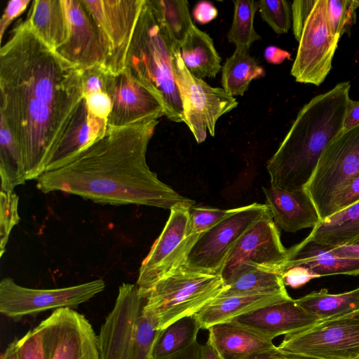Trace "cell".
<instances>
[{"mask_svg":"<svg viewBox=\"0 0 359 359\" xmlns=\"http://www.w3.org/2000/svg\"><path fill=\"white\" fill-rule=\"evenodd\" d=\"M0 49V114L36 180L71 127L83 100V70L62 57L27 20Z\"/></svg>","mask_w":359,"mask_h":359,"instance_id":"1","label":"cell"},{"mask_svg":"<svg viewBox=\"0 0 359 359\" xmlns=\"http://www.w3.org/2000/svg\"><path fill=\"white\" fill-rule=\"evenodd\" d=\"M158 120L107 127L102 136L43 172L36 187L45 194L60 191L103 204L190 209L195 201L161 182L147 165V147Z\"/></svg>","mask_w":359,"mask_h":359,"instance_id":"2","label":"cell"},{"mask_svg":"<svg viewBox=\"0 0 359 359\" xmlns=\"http://www.w3.org/2000/svg\"><path fill=\"white\" fill-rule=\"evenodd\" d=\"M350 88L349 81L339 83L299 110L267 163L271 187L287 191L306 188L323 151L344 131Z\"/></svg>","mask_w":359,"mask_h":359,"instance_id":"3","label":"cell"},{"mask_svg":"<svg viewBox=\"0 0 359 359\" xmlns=\"http://www.w3.org/2000/svg\"><path fill=\"white\" fill-rule=\"evenodd\" d=\"M174 43L151 1L144 0L130 41L126 69L160 98L167 118L184 123L173 70Z\"/></svg>","mask_w":359,"mask_h":359,"instance_id":"4","label":"cell"},{"mask_svg":"<svg viewBox=\"0 0 359 359\" xmlns=\"http://www.w3.org/2000/svg\"><path fill=\"white\" fill-rule=\"evenodd\" d=\"M224 288L219 274L192 271L181 266L142 295L143 313L161 330L181 318L194 316Z\"/></svg>","mask_w":359,"mask_h":359,"instance_id":"5","label":"cell"},{"mask_svg":"<svg viewBox=\"0 0 359 359\" xmlns=\"http://www.w3.org/2000/svg\"><path fill=\"white\" fill-rule=\"evenodd\" d=\"M144 303L137 285L119 287L97 335L100 359H150L160 330L144 314Z\"/></svg>","mask_w":359,"mask_h":359,"instance_id":"6","label":"cell"},{"mask_svg":"<svg viewBox=\"0 0 359 359\" xmlns=\"http://www.w3.org/2000/svg\"><path fill=\"white\" fill-rule=\"evenodd\" d=\"M278 348L284 353L320 359H355L359 355V309L319 319L287 335Z\"/></svg>","mask_w":359,"mask_h":359,"instance_id":"7","label":"cell"},{"mask_svg":"<svg viewBox=\"0 0 359 359\" xmlns=\"http://www.w3.org/2000/svg\"><path fill=\"white\" fill-rule=\"evenodd\" d=\"M172 65L182 100L184 123L197 143L204 142L208 132L214 136L217 120L238 105L236 99L223 88H214L193 75L181 57L180 46L174 43Z\"/></svg>","mask_w":359,"mask_h":359,"instance_id":"8","label":"cell"},{"mask_svg":"<svg viewBox=\"0 0 359 359\" xmlns=\"http://www.w3.org/2000/svg\"><path fill=\"white\" fill-rule=\"evenodd\" d=\"M359 175V125L344 130L325 149L306 187L321 222L331 216L337 194Z\"/></svg>","mask_w":359,"mask_h":359,"instance_id":"9","label":"cell"},{"mask_svg":"<svg viewBox=\"0 0 359 359\" xmlns=\"http://www.w3.org/2000/svg\"><path fill=\"white\" fill-rule=\"evenodd\" d=\"M104 288L102 279L61 288L35 289L21 286L11 278H4L0 282V312L18 320L49 310L74 309Z\"/></svg>","mask_w":359,"mask_h":359,"instance_id":"10","label":"cell"},{"mask_svg":"<svg viewBox=\"0 0 359 359\" xmlns=\"http://www.w3.org/2000/svg\"><path fill=\"white\" fill-rule=\"evenodd\" d=\"M269 212L266 204L252 203L237 208L233 213L199 236L182 266L192 271L219 274L235 243Z\"/></svg>","mask_w":359,"mask_h":359,"instance_id":"11","label":"cell"},{"mask_svg":"<svg viewBox=\"0 0 359 359\" xmlns=\"http://www.w3.org/2000/svg\"><path fill=\"white\" fill-rule=\"evenodd\" d=\"M144 0H83L97 27L104 66L116 74L126 68L130 41Z\"/></svg>","mask_w":359,"mask_h":359,"instance_id":"12","label":"cell"},{"mask_svg":"<svg viewBox=\"0 0 359 359\" xmlns=\"http://www.w3.org/2000/svg\"><path fill=\"white\" fill-rule=\"evenodd\" d=\"M339 39L328 26L325 0H315L302 28L290 71L295 81L320 86L332 69Z\"/></svg>","mask_w":359,"mask_h":359,"instance_id":"13","label":"cell"},{"mask_svg":"<svg viewBox=\"0 0 359 359\" xmlns=\"http://www.w3.org/2000/svg\"><path fill=\"white\" fill-rule=\"evenodd\" d=\"M287 250L270 212L250 227L229 252L219 275L224 283L240 272L256 267L281 274Z\"/></svg>","mask_w":359,"mask_h":359,"instance_id":"14","label":"cell"},{"mask_svg":"<svg viewBox=\"0 0 359 359\" xmlns=\"http://www.w3.org/2000/svg\"><path fill=\"white\" fill-rule=\"evenodd\" d=\"M189 210L186 208L170 210L162 232L141 264L136 284L141 295L158 280L183 265L195 243L187 237Z\"/></svg>","mask_w":359,"mask_h":359,"instance_id":"15","label":"cell"},{"mask_svg":"<svg viewBox=\"0 0 359 359\" xmlns=\"http://www.w3.org/2000/svg\"><path fill=\"white\" fill-rule=\"evenodd\" d=\"M39 324L48 359H100L97 335L86 318L73 309L53 311Z\"/></svg>","mask_w":359,"mask_h":359,"instance_id":"16","label":"cell"},{"mask_svg":"<svg viewBox=\"0 0 359 359\" xmlns=\"http://www.w3.org/2000/svg\"><path fill=\"white\" fill-rule=\"evenodd\" d=\"M108 93L111 106L107 127H123L165 116L160 98L126 68L110 74Z\"/></svg>","mask_w":359,"mask_h":359,"instance_id":"17","label":"cell"},{"mask_svg":"<svg viewBox=\"0 0 359 359\" xmlns=\"http://www.w3.org/2000/svg\"><path fill=\"white\" fill-rule=\"evenodd\" d=\"M68 19V36L55 52L81 70L103 65L104 49L97 27L83 0H62Z\"/></svg>","mask_w":359,"mask_h":359,"instance_id":"18","label":"cell"},{"mask_svg":"<svg viewBox=\"0 0 359 359\" xmlns=\"http://www.w3.org/2000/svg\"><path fill=\"white\" fill-rule=\"evenodd\" d=\"M319 318L290 299L249 312L230 320L271 339L303 330Z\"/></svg>","mask_w":359,"mask_h":359,"instance_id":"19","label":"cell"},{"mask_svg":"<svg viewBox=\"0 0 359 359\" xmlns=\"http://www.w3.org/2000/svg\"><path fill=\"white\" fill-rule=\"evenodd\" d=\"M262 190L273 221L284 231L313 229L321 222L317 207L306 189L287 191L271 186Z\"/></svg>","mask_w":359,"mask_h":359,"instance_id":"20","label":"cell"},{"mask_svg":"<svg viewBox=\"0 0 359 359\" xmlns=\"http://www.w3.org/2000/svg\"><path fill=\"white\" fill-rule=\"evenodd\" d=\"M288 294H237L218 296L194 316L201 329L229 322L259 308L291 299Z\"/></svg>","mask_w":359,"mask_h":359,"instance_id":"21","label":"cell"},{"mask_svg":"<svg viewBox=\"0 0 359 359\" xmlns=\"http://www.w3.org/2000/svg\"><path fill=\"white\" fill-rule=\"evenodd\" d=\"M296 265L310 268L320 277L359 275V259L339 257L330 247L306 239L287 250V259L283 270Z\"/></svg>","mask_w":359,"mask_h":359,"instance_id":"22","label":"cell"},{"mask_svg":"<svg viewBox=\"0 0 359 359\" xmlns=\"http://www.w3.org/2000/svg\"><path fill=\"white\" fill-rule=\"evenodd\" d=\"M208 338L221 359H232L276 346L273 339L232 321L210 327Z\"/></svg>","mask_w":359,"mask_h":359,"instance_id":"23","label":"cell"},{"mask_svg":"<svg viewBox=\"0 0 359 359\" xmlns=\"http://www.w3.org/2000/svg\"><path fill=\"white\" fill-rule=\"evenodd\" d=\"M107 129V122L97 118L88 111L83 97L71 127L53 155L45 171L60 166L66 160L102 136Z\"/></svg>","mask_w":359,"mask_h":359,"instance_id":"24","label":"cell"},{"mask_svg":"<svg viewBox=\"0 0 359 359\" xmlns=\"http://www.w3.org/2000/svg\"><path fill=\"white\" fill-rule=\"evenodd\" d=\"M35 34L55 51L68 36V19L62 0L32 1L27 19Z\"/></svg>","mask_w":359,"mask_h":359,"instance_id":"25","label":"cell"},{"mask_svg":"<svg viewBox=\"0 0 359 359\" xmlns=\"http://www.w3.org/2000/svg\"><path fill=\"white\" fill-rule=\"evenodd\" d=\"M180 53L187 69L197 78L215 77L222 67L212 38L195 24L181 45Z\"/></svg>","mask_w":359,"mask_h":359,"instance_id":"26","label":"cell"},{"mask_svg":"<svg viewBox=\"0 0 359 359\" xmlns=\"http://www.w3.org/2000/svg\"><path fill=\"white\" fill-rule=\"evenodd\" d=\"M305 239L330 248L355 243L359 241V201L320 222Z\"/></svg>","mask_w":359,"mask_h":359,"instance_id":"27","label":"cell"},{"mask_svg":"<svg viewBox=\"0 0 359 359\" xmlns=\"http://www.w3.org/2000/svg\"><path fill=\"white\" fill-rule=\"evenodd\" d=\"M265 75L264 69L249 53V48H236L222 67V88L230 95H243L254 79Z\"/></svg>","mask_w":359,"mask_h":359,"instance_id":"28","label":"cell"},{"mask_svg":"<svg viewBox=\"0 0 359 359\" xmlns=\"http://www.w3.org/2000/svg\"><path fill=\"white\" fill-rule=\"evenodd\" d=\"M224 285L219 296L288 294L280 273L256 267L240 272Z\"/></svg>","mask_w":359,"mask_h":359,"instance_id":"29","label":"cell"},{"mask_svg":"<svg viewBox=\"0 0 359 359\" xmlns=\"http://www.w3.org/2000/svg\"><path fill=\"white\" fill-rule=\"evenodd\" d=\"M295 301L302 309L319 319L327 318L359 309V287L339 294H330L323 288Z\"/></svg>","mask_w":359,"mask_h":359,"instance_id":"30","label":"cell"},{"mask_svg":"<svg viewBox=\"0 0 359 359\" xmlns=\"http://www.w3.org/2000/svg\"><path fill=\"white\" fill-rule=\"evenodd\" d=\"M201 327L194 316L181 318L159 331L150 359H165L197 341Z\"/></svg>","mask_w":359,"mask_h":359,"instance_id":"31","label":"cell"},{"mask_svg":"<svg viewBox=\"0 0 359 359\" xmlns=\"http://www.w3.org/2000/svg\"><path fill=\"white\" fill-rule=\"evenodd\" d=\"M0 119L1 190L9 191L27 180L20 149L5 122Z\"/></svg>","mask_w":359,"mask_h":359,"instance_id":"32","label":"cell"},{"mask_svg":"<svg viewBox=\"0 0 359 359\" xmlns=\"http://www.w3.org/2000/svg\"><path fill=\"white\" fill-rule=\"evenodd\" d=\"M111 74L102 65L91 67L82 73L83 97L88 111L107 123L111 106L108 93Z\"/></svg>","mask_w":359,"mask_h":359,"instance_id":"33","label":"cell"},{"mask_svg":"<svg viewBox=\"0 0 359 359\" xmlns=\"http://www.w3.org/2000/svg\"><path fill=\"white\" fill-rule=\"evenodd\" d=\"M172 41L181 46L194 23L185 0H150Z\"/></svg>","mask_w":359,"mask_h":359,"instance_id":"34","label":"cell"},{"mask_svg":"<svg viewBox=\"0 0 359 359\" xmlns=\"http://www.w3.org/2000/svg\"><path fill=\"white\" fill-rule=\"evenodd\" d=\"M234 4L233 18L227 34L229 42L236 48H249L261 39L254 27V18L259 8V1L253 0H237Z\"/></svg>","mask_w":359,"mask_h":359,"instance_id":"35","label":"cell"},{"mask_svg":"<svg viewBox=\"0 0 359 359\" xmlns=\"http://www.w3.org/2000/svg\"><path fill=\"white\" fill-rule=\"evenodd\" d=\"M236 208L222 210L207 205H195L189 210L187 237L198 239L201 235L236 211Z\"/></svg>","mask_w":359,"mask_h":359,"instance_id":"36","label":"cell"},{"mask_svg":"<svg viewBox=\"0 0 359 359\" xmlns=\"http://www.w3.org/2000/svg\"><path fill=\"white\" fill-rule=\"evenodd\" d=\"M353 0H325L327 24L334 35L349 34L356 21Z\"/></svg>","mask_w":359,"mask_h":359,"instance_id":"37","label":"cell"},{"mask_svg":"<svg viewBox=\"0 0 359 359\" xmlns=\"http://www.w3.org/2000/svg\"><path fill=\"white\" fill-rule=\"evenodd\" d=\"M262 18L278 34H285L291 28L292 5L285 0L259 1Z\"/></svg>","mask_w":359,"mask_h":359,"instance_id":"38","label":"cell"},{"mask_svg":"<svg viewBox=\"0 0 359 359\" xmlns=\"http://www.w3.org/2000/svg\"><path fill=\"white\" fill-rule=\"evenodd\" d=\"M19 198L14 191H0V257L5 252L13 228L18 224Z\"/></svg>","mask_w":359,"mask_h":359,"instance_id":"39","label":"cell"},{"mask_svg":"<svg viewBox=\"0 0 359 359\" xmlns=\"http://www.w3.org/2000/svg\"><path fill=\"white\" fill-rule=\"evenodd\" d=\"M18 359H48L43 329L40 324L17 339Z\"/></svg>","mask_w":359,"mask_h":359,"instance_id":"40","label":"cell"},{"mask_svg":"<svg viewBox=\"0 0 359 359\" xmlns=\"http://www.w3.org/2000/svg\"><path fill=\"white\" fill-rule=\"evenodd\" d=\"M281 276L285 285L292 288L300 287L312 279L320 278L312 269L303 265H296L284 269Z\"/></svg>","mask_w":359,"mask_h":359,"instance_id":"41","label":"cell"},{"mask_svg":"<svg viewBox=\"0 0 359 359\" xmlns=\"http://www.w3.org/2000/svg\"><path fill=\"white\" fill-rule=\"evenodd\" d=\"M359 201V175L353 178L335 196L331 215Z\"/></svg>","mask_w":359,"mask_h":359,"instance_id":"42","label":"cell"},{"mask_svg":"<svg viewBox=\"0 0 359 359\" xmlns=\"http://www.w3.org/2000/svg\"><path fill=\"white\" fill-rule=\"evenodd\" d=\"M314 3L315 0H297L292 4V31L297 41L300 39L302 28Z\"/></svg>","mask_w":359,"mask_h":359,"instance_id":"43","label":"cell"},{"mask_svg":"<svg viewBox=\"0 0 359 359\" xmlns=\"http://www.w3.org/2000/svg\"><path fill=\"white\" fill-rule=\"evenodd\" d=\"M29 0H12L8 1L0 20V39H3L4 34L11 22L27 8Z\"/></svg>","mask_w":359,"mask_h":359,"instance_id":"44","label":"cell"},{"mask_svg":"<svg viewBox=\"0 0 359 359\" xmlns=\"http://www.w3.org/2000/svg\"><path fill=\"white\" fill-rule=\"evenodd\" d=\"M217 9L209 1L198 2L194 11L195 20L200 24H206L213 20L217 16Z\"/></svg>","mask_w":359,"mask_h":359,"instance_id":"45","label":"cell"},{"mask_svg":"<svg viewBox=\"0 0 359 359\" xmlns=\"http://www.w3.org/2000/svg\"><path fill=\"white\" fill-rule=\"evenodd\" d=\"M359 125V101L348 100L344 123V130H349Z\"/></svg>","mask_w":359,"mask_h":359,"instance_id":"46","label":"cell"},{"mask_svg":"<svg viewBox=\"0 0 359 359\" xmlns=\"http://www.w3.org/2000/svg\"><path fill=\"white\" fill-rule=\"evenodd\" d=\"M265 60L274 65L281 64L286 59H290V53L282 48L274 46H269L266 47L264 52Z\"/></svg>","mask_w":359,"mask_h":359,"instance_id":"47","label":"cell"},{"mask_svg":"<svg viewBox=\"0 0 359 359\" xmlns=\"http://www.w3.org/2000/svg\"><path fill=\"white\" fill-rule=\"evenodd\" d=\"M232 359H287V358L286 355L276 346L269 350L255 352Z\"/></svg>","mask_w":359,"mask_h":359,"instance_id":"48","label":"cell"},{"mask_svg":"<svg viewBox=\"0 0 359 359\" xmlns=\"http://www.w3.org/2000/svg\"><path fill=\"white\" fill-rule=\"evenodd\" d=\"M203 345L196 341L186 349L165 359H203Z\"/></svg>","mask_w":359,"mask_h":359,"instance_id":"49","label":"cell"},{"mask_svg":"<svg viewBox=\"0 0 359 359\" xmlns=\"http://www.w3.org/2000/svg\"><path fill=\"white\" fill-rule=\"evenodd\" d=\"M330 248L332 252L339 257L359 259V244L344 245Z\"/></svg>","mask_w":359,"mask_h":359,"instance_id":"50","label":"cell"},{"mask_svg":"<svg viewBox=\"0 0 359 359\" xmlns=\"http://www.w3.org/2000/svg\"><path fill=\"white\" fill-rule=\"evenodd\" d=\"M203 359H221L208 338L205 344L203 345Z\"/></svg>","mask_w":359,"mask_h":359,"instance_id":"51","label":"cell"},{"mask_svg":"<svg viewBox=\"0 0 359 359\" xmlns=\"http://www.w3.org/2000/svg\"><path fill=\"white\" fill-rule=\"evenodd\" d=\"M1 359H18L17 351V339L12 341L1 354Z\"/></svg>","mask_w":359,"mask_h":359,"instance_id":"52","label":"cell"},{"mask_svg":"<svg viewBox=\"0 0 359 359\" xmlns=\"http://www.w3.org/2000/svg\"><path fill=\"white\" fill-rule=\"evenodd\" d=\"M287 358V359H320L311 358L308 356L299 355H294V354H286L285 353Z\"/></svg>","mask_w":359,"mask_h":359,"instance_id":"53","label":"cell"},{"mask_svg":"<svg viewBox=\"0 0 359 359\" xmlns=\"http://www.w3.org/2000/svg\"><path fill=\"white\" fill-rule=\"evenodd\" d=\"M353 4L355 9L359 8V0H353Z\"/></svg>","mask_w":359,"mask_h":359,"instance_id":"54","label":"cell"},{"mask_svg":"<svg viewBox=\"0 0 359 359\" xmlns=\"http://www.w3.org/2000/svg\"><path fill=\"white\" fill-rule=\"evenodd\" d=\"M354 244H359V241H358L355 243Z\"/></svg>","mask_w":359,"mask_h":359,"instance_id":"55","label":"cell"},{"mask_svg":"<svg viewBox=\"0 0 359 359\" xmlns=\"http://www.w3.org/2000/svg\"><path fill=\"white\" fill-rule=\"evenodd\" d=\"M355 359H359V355L356 357Z\"/></svg>","mask_w":359,"mask_h":359,"instance_id":"56","label":"cell"}]
</instances>
